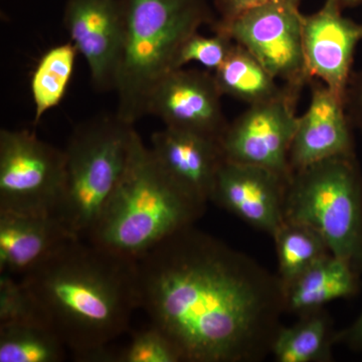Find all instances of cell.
<instances>
[{
  "mask_svg": "<svg viewBox=\"0 0 362 362\" xmlns=\"http://www.w3.org/2000/svg\"><path fill=\"white\" fill-rule=\"evenodd\" d=\"M140 308L187 362H259L286 311L277 274L188 226L137 261Z\"/></svg>",
  "mask_w": 362,
  "mask_h": 362,
  "instance_id": "1",
  "label": "cell"
},
{
  "mask_svg": "<svg viewBox=\"0 0 362 362\" xmlns=\"http://www.w3.org/2000/svg\"><path fill=\"white\" fill-rule=\"evenodd\" d=\"M21 281L76 359L120 337L140 308L137 261L89 240H71Z\"/></svg>",
  "mask_w": 362,
  "mask_h": 362,
  "instance_id": "2",
  "label": "cell"
},
{
  "mask_svg": "<svg viewBox=\"0 0 362 362\" xmlns=\"http://www.w3.org/2000/svg\"><path fill=\"white\" fill-rule=\"evenodd\" d=\"M206 209L163 173L138 134L125 175L86 240L138 261L194 226Z\"/></svg>",
  "mask_w": 362,
  "mask_h": 362,
  "instance_id": "3",
  "label": "cell"
},
{
  "mask_svg": "<svg viewBox=\"0 0 362 362\" xmlns=\"http://www.w3.org/2000/svg\"><path fill=\"white\" fill-rule=\"evenodd\" d=\"M125 33L117 78L116 115L135 125L147 115L154 88L175 70L181 45L214 25L209 0H123Z\"/></svg>",
  "mask_w": 362,
  "mask_h": 362,
  "instance_id": "4",
  "label": "cell"
},
{
  "mask_svg": "<svg viewBox=\"0 0 362 362\" xmlns=\"http://www.w3.org/2000/svg\"><path fill=\"white\" fill-rule=\"evenodd\" d=\"M138 132L114 115L78 124L66 143L65 183L56 216L87 240L129 165Z\"/></svg>",
  "mask_w": 362,
  "mask_h": 362,
  "instance_id": "5",
  "label": "cell"
},
{
  "mask_svg": "<svg viewBox=\"0 0 362 362\" xmlns=\"http://www.w3.org/2000/svg\"><path fill=\"white\" fill-rule=\"evenodd\" d=\"M285 221L310 226L331 254L362 274V175L356 156L294 171L286 189Z\"/></svg>",
  "mask_w": 362,
  "mask_h": 362,
  "instance_id": "6",
  "label": "cell"
},
{
  "mask_svg": "<svg viewBox=\"0 0 362 362\" xmlns=\"http://www.w3.org/2000/svg\"><path fill=\"white\" fill-rule=\"evenodd\" d=\"M65 153L28 130L0 131V211L56 214Z\"/></svg>",
  "mask_w": 362,
  "mask_h": 362,
  "instance_id": "7",
  "label": "cell"
},
{
  "mask_svg": "<svg viewBox=\"0 0 362 362\" xmlns=\"http://www.w3.org/2000/svg\"><path fill=\"white\" fill-rule=\"evenodd\" d=\"M300 0H274L251 7L228 21L214 23V32L251 52L259 64L290 89L310 82L305 65L304 16Z\"/></svg>",
  "mask_w": 362,
  "mask_h": 362,
  "instance_id": "8",
  "label": "cell"
},
{
  "mask_svg": "<svg viewBox=\"0 0 362 362\" xmlns=\"http://www.w3.org/2000/svg\"><path fill=\"white\" fill-rule=\"evenodd\" d=\"M297 93L251 105L233 123H228L220 140L225 160L268 169L290 180V149L298 116Z\"/></svg>",
  "mask_w": 362,
  "mask_h": 362,
  "instance_id": "9",
  "label": "cell"
},
{
  "mask_svg": "<svg viewBox=\"0 0 362 362\" xmlns=\"http://www.w3.org/2000/svg\"><path fill=\"white\" fill-rule=\"evenodd\" d=\"M64 25L95 90H115L125 33L123 0H66Z\"/></svg>",
  "mask_w": 362,
  "mask_h": 362,
  "instance_id": "10",
  "label": "cell"
},
{
  "mask_svg": "<svg viewBox=\"0 0 362 362\" xmlns=\"http://www.w3.org/2000/svg\"><path fill=\"white\" fill-rule=\"evenodd\" d=\"M213 71L176 69L161 78L149 98L147 115L165 127L220 141L228 127Z\"/></svg>",
  "mask_w": 362,
  "mask_h": 362,
  "instance_id": "11",
  "label": "cell"
},
{
  "mask_svg": "<svg viewBox=\"0 0 362 362\" xmlns=\"http://www.w3.org/2000/svg\"><path fill=\"white\" fill-rule=\"evenodd\" d=\"M288 181L268 169L223 160L211 202L273 237L285 221Z\"/></svg>",
  "mask_w": 362,
  "mask_h": 362,
  "instance_id": "12",
  "label": "cell"
},
{
  "mask_svg": "<svg viewBox=\"0 0 362 362\" xmlns=\"http://www.w3.org/2000/svg\"><path fill=\"white\" fill-rule=\"evenodd\" d=\"M332 0L304 16L303 49L309 81L317 80L345 99L362 23L345 18Z\"/></svg>",
  "mask_w": 362,
  "mask_h": 362,
  "instance_id": "13",
  "label": "cell"
},
{
  "mask_svg": "<svg viewBox=\"0 0 362 362\" xmlns=\"http://www.w3.org/2000/svg\"><path fill=\"white\" fill-rule=\"evenodd\" d=\"M349 156L356 154L345 99L315 80L308 108L298 116L289 156L292 173L318 162Z\"/></svg>",
  "mask_w": 362,
  "mask_h": 362,
  "instance_id": "14",
  "label": "cell"
},
{
  "mask_svg": "<svg viewBox=\"0 0 362 362\" xmlns=\"http://www.w3.org/2000/svg\"><path fill=\"white\" fill-rule=\"evenodd\" d=\"M152 156L181 190L201 204L211 202L223 156L220 141L187 131L164 127L151 137Z\"/></svg>",
  "mask_w": 362,
  "mask_h": 362,
  "instance_id": "15",
  "label": "cell"
},
{
  "mask_svg": "<svg viewBox=\"0 0 362 362\" xmlns=\"http://www.w3.org/2000/svg\"><path fill=\"white\" fill-rule=\"evenodd\" d=\"M73 239L56 214L0 211V274L23 277Z\"/></svg>",
  "mask_w": 362,
  "mask_h": 362,
  "instance_id": "16",
  "label": "cell"
},
{
  "mask_svg": "<svg viewBox=\"0 0 362 362\" xmlns=\"http://www.w3.org/2000/svg\"><path fill=\"white\" fill-rule=\"evenodd\" d=\"M361 276L349 262L327 255L286 288V311L303 315L335 300L356 296L361 290Z\"/></svg>",
  "mask_w": 362,
  "mask_h": 362,
  "instance_id": "17",
  "label": "cell"
},
{
  "mask_svg": "<svg viewBox=\"0 0 362 362\" xmlns=\"http://www.w3.org/2000/svg\"><path fill=\"white\" fill-rule=\"evenodd\" d=\"M296 323L280 328L271 354L278 362H329L338 331L325 309L298 316Z\"/></svg>",
  "mask_w": 362,
  "mask_h": 362,
  "instance_id": "18",
  "label": "cell"
},
{
  "mask_svg": "<svg viewBox=\"0 0 362 362\" xmlns=\"http://www.w3.org/2000/svg\"><path fill=\"white\" fill-rule=\"evenodd\" d=\"M223 96L232 97L251 106L266 103L296 90L278 85L277 78L242 45H233L223 65L214 71Z\"/></svg>",
  "mask_w": 362,
  "mask_h": 362,
  "instance_id": "19",
  "label": "cell"
},
{
  "mask_svg": "<svg viewBox=\"0 0 362 362\" xmlns=\"http://www.w3.org/2000/svg\"><path fill=\"white\" fill-rule=\"evenodd\" d=\"M78 54L75 45L68 42L54 45L40 57L30 78L35 124L63 101Z\"/></svg>",
  "mask_w": 362,
  "mask_h": 362,
  "instance_id": "20",
  "label": "cell"
},
{
  "mask_svg": "<svg viewBox=\"0 0 362 362\" xmlns=\"http://www.w3.org/2000/svg\"><path fill=\"white\" fill-rule=\"evenodd\" d=\"M272 238L277 254V275L284 290L307 269L331 254L315 230L296 221H285Z\"/></svg>",
  "mask_w": 362,
  "mask_h": 362,
  "instance_id": "21",
  "label": "cell"
},
{
  "mask_svg": "<svg viewBox=\"0 0 362 362\" xmlns=\"http://www.w3.org/2000/svg\"><path fill=\"white\" fill-rule=\"evenodd\" d=\"M66 345L56 332L42 322L0 325V362H59Z\"/></svg>",
  "mask_w": 362,
  "mask_h": 362,
  "instance_id": "22",
  "label": "cell"
},
{
  "mask_svg": "<svg viewBox=\"0 0 362 362\" xmlns=\"http://www.w3.org/2000/svg\"><path fill=\"white\" fill-rule=\"evenodd\" d=\"M233 45L235 42L223 33L214 32L211 37L195 33L181 45L176 56L175 70L197 63L214 73L223 65Z\"/></svg>",
  "mask_w": 362,
  "mask_h": 362,
  "instance_id": "23",
  "label": "cell"
},
{
  "mask_svg": "<svg viewBox=\"0 0 362 362\" xmlns=\"http://www.w3.org/2000/svg\"><path fill=\"white\" fill-rule=\"evenodd\" d=\"M173 342L163 331L151 324L136 332L123 349L118 350V362H181Z\"/></svg>",
  "mask_w": 362,
  "mask_h": 362,
  "instance_id": "24",
  "label": "cell"
},
{
  "mask_svg": "<svg viewBox=\"0 0 362 362\" xmlns=\"http://www.w3.org/2000/svg\"><path fill=\"white\" fill-rule=\"evenodd\" d=\"M20 322L45 321L32 293L23 281L0 274V325Z\"/></svg>",
  "mask_w": 362,
  "mask_h": 362,
  "instance_id": "25",
  "label": "cell"
},
{
  "mask_svg": "<svg viewBox=\"0 0 362 362\" xmlns=\"http://www.w3.org/2000/svg\"><path fill=\"white\" fill-rule=\"evenodd\" d=\"M271 1L274 0H214V6L220 16L218 21H228L251 7Z\"/></svg>",
  "mask_w": 362,
  "mask_h": 362,
  "instance_id": "26",
  "label": "cell"
},
{
  "mask_svg": "<svg viewBox=\"0 0 362 362\" xmlns=\"http://www.w3.org/2000/svg\"><path fill=\"white\" fill-rule=\"evenodd\" d=\"M345 104L349 108L350 120L352 118L356 125L362 128V74L357 75L354 80L350 78Z\"/></svg>",
  "mask_w": 362,
  "mask_h": 362,
  "instance_id": "27",
  "label": "cell"
},
{
  "mask_svg": "<svg viewBox=\"0 0 362 362\" xmlns=\"http://www.w3.org/2000/svg\"><path fill=\"white\" fill-rule=\"evenodd\" d=\"M337 342L346 345L354 351L362 352V312L351 325L338 331Z\"/></svg>",
  "mask_w": 362,
  "mask_h": 362,
  "instance_id": "28",
  "label": "cell"
},
{
  "mask_svg": "<svg viewBox=\"0 0 362 362\" xmlns=\"http://www.w3.org/2000/svg\"><path fill=\"white\" fill-rule=\"evenodd\" d=\"M332 1L342 9L359 6L362 4V0H332Z\"/></svg>",
  "mask_w": 362,
  "mask_h": 362,
  "instance_id": "29",
  "label": "cell"
}]
</instances>
